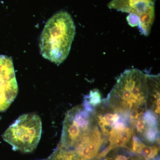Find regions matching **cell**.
I'll use <instances>...</instances> for the list:
<instances>
[{"instance_id": "1", "label": "cell", "mask_w": 160, "mask_h": 160, "mask_svg": "<svg viewBox=\"0 0 160 160\" xmlns=\"http://www.w3.org/2000/svg\"><path fill=\"white\" fill-rule=\"evenodd\" d=\"M149 75L137 69H127L120 76L107 98L109 108L129 118L133 112L148 109Z\"/></svg>"}, {"instance_id": "2", "label": "cell", "mask_w": 160, "mask_h": 160, "mask_svg": "<svg viewBox=\"0 0 160 160\" xmlns=\"http://www.w3.org/2000/svg\"><path fill=\"white\" fill-rule=\"evenodd\" d=\"M76 33L74 22L65 11L57 12L46 23L40 38L43 57L60 65L68 57Z\"/></svg>"}, {"instance_id": "3", "label": "cell", "mask_w": 160, "mask_h": 160, "mask_svg": "<svg viewBox=\"0 0 160 160\" xmlns=\"http://www.w3.org/2000/svg\"><path fill=\"white\" fill-rule=\"evenodd\" d=\"M42 131V120L39 116L27 113L20 116L6 129L2 137L13 150L31 152L37 147Z\"/></svg>"}, {"instance_id": "4", "label": "cell", "mask_w": 160, "mask_h": 160, "mask_svg": "<svg viewBox=\"0 0 160 160\" xmlns=\"http://www.w3.org/2000/svg\"><path fill=\"white\" fill-rule=\"evenodd\" d=\"M98 126L96 113L87 102L73 107L66 113L60 145L72 150L78 142Z\"/></svg>"}, {"instance_id": "5", "label": "cell", "mask_w": 160, "mask_h": 160, "mask_svg": "<svg viewBox=\"0 0 160 160\" xmlns=\"http://www.w3.org/2000/svg\"><path fill=\"white\" fill-rule=\"evenodd\" d=\"M18 91L12 60L0 55V112L9 108L16 98Z\"/></svg>"}, {"instance_id": "6", "label": "cell", "mask_w": 160, "mask_h": 160, "mask_svg": "<svg viewBox=\"0 0 160 160\" xmlns=\"http://www.w3.org/2000/svg\"><path fill=\"white\" fill-rule=\"evenodd\" d=\"M156 0H112L108 8L129 13L137 17L138 20L149 15L155 14Z\"/></svg>"}, {"instance_id": "7", "label": "cell", "mask_w": 160, "mask_h": 160, "mask_svg": "<svg viewBox=\"0 0 160 160\" xmlns=\"http://www.w3.org/2000/svg\"><path fill=\"white\" fill-rule=\"evenodd\" d=\"M158 146L145 145L137 138L133 137L130 151L141 155L146 160L154 158L158 153Z\"/></svg>"}, {"instance_id": "8", "label": "cell", "mask_w": 160, "mask_h": 160, "mask_svg": "<svg viewBox=\"0 0 160 160\" xmlns=\"http://www.w3.org/2000/svg\"><path fill=\"white\" fill-rule=\"evenodd\" d=\"M43 160H84L73 150L58 147L46 159Z\"/></svg>"}, {"instance_id": "9", "label": "cell", "mask_w": 160, "mask_h": 160, "mask_svg": "<svg viewBox=\"0 0 160 160\" xmlns=\"http://www.w3.org/2000/svg\"><path fill=\"white\" fill-rule=\"evenodd\" d=\"M88 99L89 100L86 101L90 106H98V104H101L102 102L101 95L98 90L92 91L88 97Z\"/></svg>"}]
</instances>
